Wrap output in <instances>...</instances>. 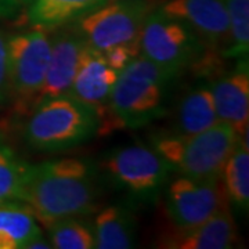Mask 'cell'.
Segmentation results:
<instances>
[{
    "instance_id": "cell-1",
    "label": "cell",
    "mask_w": 249,
    "mask_h": 249,
    "mask_svg": "<svg viewBox=\"0 0 249 249\" xmlns=\"http://www.w3.org/2000/svg\"><path fill=\"white\" fill-rule=\"evenodd\" d=\"M100 184L97 165L85 158H58L29 165L19 201L45 224L98 209Z\"/></svg>"
},
{
    "instance_id": "cell-2",
    "label": "cell",
    "mask_w": 249,
    "mask_h": 249,
    "mask_svg": "<svg viewBox=\"0 0 249 249\" xmlns=\"http://www.w3.org/2000/svg\"><path fill=\"white\" fill-rule=\"evenodd\" d=\"M24 139L39 152H62L98 134L97 114L70 94L42 100L28 114Z\"/></svg>"
},
{
    "instance_id": "cell-3",
    "label": "cell",
    "mask_w": 249,
    "mask_h": 249,
    "mask_svg": "<svg viewBox=\"0 0 249 249\" xmlns=\"http://www.w3.org/2000/svg\"><path fill=\"white\" fill-rule=\"evenodd\" d=\"M176 76L142 54L118 72L109 108L119 129H137L165 114V101Z\"/></svg>"
},
{
    "instance_id": "cell-4",
    "label": "cell",
    "mask_w": 249,
    "mask_h": 249,
    "mask_svg": "<svg viewBox=\"0 0 249 249\" xmlns=\"http://www.w3.org/2000/svg\"><path fill=\"white\" fill-rule=\"evenodd\" d=\"M238 140L231 126L219 122L196 134H157L151 147L180 176L219 178Z\"/></svg>"
},
{
    "instance_id": "cell-5",
    "label": "cell",
    "mask_w": 249,
    "mask_h": 249,
    "mask_svg": "<svg viewBox=\"0 0 249 249\" xmlns=\"http://www.w3.org/2000/svg\"><path fill=\"white\" fill-rule=\"evenodd\" d=\"M140 54L165 71L178 76L187 68L201 65L208 52L199 37L176 18L151 10L140 32Z\"/></svg>"
},
{
    "instance_id": "cell-6",
    "label": "cell",
    "mask_w": 249,
    "mask_h": 249,
    "mask_svg": "<svg viewBox=\"0 0 249 249\" xmlns=\"http://www.w3.org/2000/svg\"><path fill=\"white\" fill-rule=\"evenodd\" d=\"M50 35L29 29L7 37L9 88L13 109L25 116L37 104L50 60Z\"/></svg>"
},
{
    "instance_id": "cell-7",
    "label": "cell",
    "mask_w": 249,
    "mask_h": 249,
    "mask_svg": "<svg viewBox=\"0 0 249 249\" xmlns=\"http://www.w3.org/2000/svg\"><path fill=\"white\" fill-rule=\"evenodd\" d=\"M114 186L136 199H152L160 194L172 172L152 147L132 144L108 151L97 165Z\"/></svg>"
},
{
    "instance_id": "cell-8",
    "label": "cell",
    "mask_w": 249,
    "mask_h": 249,
    "mask_svg": "<svg viewBox=\"0 0 249 249\" xmlns=\"http://www.w3.org/2000/svg\"><path fill=\"white\" fill-rule=\"evenodd\" d=\"M151 10L148 0H108L71 27L86 45L104 53L115 46L139 43L142 24Z\"/></svg>"
},
{
    "instance_id": "cell-9",
    "label": "cell",
    "mask_w": 249,
    "mask_h": 249,
    "mask_svg": "<svg viewBox=\"0 0 249 249\" xmlns=\"http://www.w3.org/2000/svg\"><path fill=\"white\" fill-rule=\"evenodd\" d=\"M229 208L222 180L180 176L166 190L165 212L175 229H188L206 222Z\"/></svg>"
},
{
    "instance_id": "cell-10",
    "label": "cell",
    "mask_w": 249,
    "mask_h": 249,
    "mask_svg": "<svg viewBox=\"0 0 249 249\" xmlns=\"http://www.w3.org/2000/svg\"><path fill=\"white\" fill-rule=\"evenodd\" d=\"M116 78L118 72L108 64L104 54L85 45L68 94L97 114L98 134L111 133L119 129L109 108V97Z\"/></svg>"
},
{
    "instance_id": "cell-11",
    "label": "cell",
    "mask_w": 249,
    "mask_h": 249,
    "mask_svg": "<svg viewBox=\"0 0 249 249\" xmlns=\"http://www.w3.org/2000/svg\"><path fill=\"white\" fill-rule=\"evenodd\" d=\"M158 9L186 24L208 52L223 55L229 47V18L223 0H169Z\"/></svg>"
},
{
    "instance_id": "cell-12",
    "label": "cell",
    "mask_w": 249,
    "mask_h": 249,
    "mask_svg": "<svg viewBox=\"0 0 249 249\" xmlns=\"http://www.w3.org/2000/svg\"><path fill=\"white\" fill-rule=\"evenodd\" d=\"M85 45L83 37L71 25L53 31L50 36V60L37 104L46 98L68 94Z\"/></svg>"
},
{
    "instance_id": "cell-13",
    "label": "cell",
    "mask_w": 249,
    "mask_h": 249,
    "mask_svg": "<svg viewBox=\"0 0 249 249\" xmlns=\"http://www.w3.org/2000/svg\"><path fill=\"white\" fill-rule=\"evenodd\" d=\"M237 241V224L230 208H227L194 227L175 229L169 234H165L157 247L165 249H229Z\"/></svg>"
},
{
    "instance_id": "cell-14",
    "label": "cell",
    "mask_w": 249,
    "mask_h": 249,
    "mask_svg": "<svg viewBox=\"0 0 249 249\" xmlns=\"http://www.w3.org/2000/svg\"><path fill=\"white\" fill-rule=\"evenodd\" d=\"M211 90L219 121L227 124L242 137L249 132L248 62L212 82Z\"/></svg>"
},
{
    "instance_id": "cell-15",
    "label": "cell",
    "mask_w": 249,
    "mask_h": 249,
    "mask_svg": "<svg viewBox=\"0 0 249 249\" xmlns=\"http://www.w3.org/2000/svg\"><path fill=\"white\" fill-rule=\"evenodd\" d=\"M108 0H32L24 10L29 29L53 32L68 27Z\"/></svg>"
},
{
    "instance_id": "cell-16",
    "label": "cell",
    "mask_w": 249,
    "mask_h": 249,
    "mask_svg": "<svg viewBox=\"0 0 249 249\" xmlns=\"http://www.w3.org/2000/svg\"><path fill=\"white\" fill-rule=\"evenodd\" d=\"M94 248L129 249L136 245L137 223L133 212L122 205L101 209L91 223Z\"/></svg>"
},
{
    "instance_id": "cell-17",
    "label": "cell",
    "mask_w": 249,
    "mask_h": 249,
    "mask_svg": "<svg viewBox=\"0 0 249 249\" xmlns=\"http://www.w3.org/2000/svg\"><path fill=\"white\" fill-rule=\"evenodd\" d=\"M219 122L211 86L201 83L187 91L180 100L173 133L196 134Z\"/></svg>"
},
{
    "instance_id": "cell-18",
    "label": "cell",
    "mask_w": 249,
    "mask_h": 249,
    "mask_svg": "<svg viewBox=\"0 0 249 249\" xmlns=\"http://www.w3.org/2000/svg\"><path fill=\"white\" fill-rule=\"evenodd\" d=\"M43 234L32 209L22 201L0 204V249H25L32 238Z\"/></svg>"
},
{
    "instance_id": "cell-19",
    "label": "cell",
    "mask_w": 249,
    "mask_h": 249,
    "mask_svg": "<svg viewBox=\"0 0 249 249\" xmlns=\"http://www.w3.org/2000/svg\"><path fill=\"white\" fill-rule=\"evenodd\" d=\"M224 194L234 208L248 211L249 205V151L240 142L227 160L220 175Z\"/></svg>"
},
{
    "instance_id": "cell-20",
    "label": "cell",
    "mask_w": 249,
    "mask_h": 249,
    "mask_svg": "<svg viewBox=\"0 0 249 249\" xmlns=\"http://www.w3.org/2000/svg\"><path fill=\"white\" fill-rule=\"evenodd\" d=\"M49 242L55 249L94 248V235L91 224L82 222L78 216L65 217L46 226Z\"/></svg>"
},
{
    "instance_id": "cell-21",
    "label": "cell",
    "mask_w": 249,
    "mask_h": 249,
    "mask_svg": "<svg viewBox=\"0 0 249 249\" xmlns=\"http://www.w3.org/2000/svg\"><path fill=\"white\" fill-rule=\"evenodd\" d=\"M229 18V47L223 54L227 58H248L249 0H223Z\"/></svg>"
},
{
    "instance_id": "cell-22",
    "label": "cell",
    "mask_w": 249,
    "mask_h": 249,
    "mask_svg": "<svg viewBox=\"0 0 249 249\" xmlns=\"http://www.w3.org/2000/svg\"><path fill=\"white\" fill-rule=\"evenodd\" d=\"M28 163L19 160L9 145L0 142V204L19 201Z\"/></svg>"
},
{
    "instance_id": "cell-23",
    "label": "cell",
    "mask_w": 249,
    "mask_h": 249,
    "mask_svg": "<svg viewBox=\"0 0 249 249\" xmlns=\"http://www.w3.org/2000/svg\"><path fill=\"white\" fill-rule=\"evenodd\" d=\"M103 54H104L108 64L116 72H119L122 71L133 58H136L137 55H140V43L115 46V47L109 49L107 52H104Z\"/></svg>"
},
{
    "instance_id": "cell-24",
    "label": "cell",
    "mask_w": 249,
    "mask_h": 249,
    "mask_svg": "<svg viewBox=\"0 0 249 249\" xmlns=\"http://www.w3.org/2000/svg\"><path fill=\"white\" fill-rule=\"evenodd\" d=\"M10 100L9 88V54L7 37L0 32V107L6 106Z\"/></svg>"
},
{
    "instance_id": "cell-25",
    "label": "cell",
    "mask_w": 249,
    "mask_h": 249,
    "mask_svg": "<svg viewBox=\"0 0 249 249\" xmlns=\"http://www.w3.org/2000/svg\"><path fill=\"white\" fill-rule=\"evenodd\" d=\"M32 0H0V17H14L24 13Z\"/></svg>"
},
{
    "instance_id": "cell-26",
    "label": "cell",
    "mask_w": 249,
    "mask_h": 249,
    "mask_svg": "<svg viewBox=\"0 0 249 249\" xmlns=\"http://www.w3.org/2000/svg\"><path fill=\"white\" fill-rule=\"evenodd\" d=\"M52 248V245H50V242L49 240H46L45 237H43V234H40V235H37L35 238H32V240L29 241L27 244V247L25 249H50Z\"/></svg>"
}]
</instances>
